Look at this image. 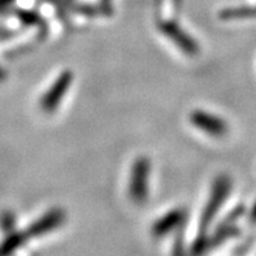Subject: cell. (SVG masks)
<instances>
[{"instance_id":"cell-7","label":"cell","mask_w":256,"mask_h":256,"mask_svg":"<svg viewBox=\"0 0 256 256\" xmlns=\"http://www.w3.org/2000/svg\"><path fill=\"white\" fill-rule=\"evenodd\" d=\"M186 212L184 210H174L162 216L158 222L152 226V233L156 237H162L166 234L173 232V229H177L180 225L185 221Z\"/></svg>"},{"instance_id":"cell-2","label":"cell","mask_w":256,"mask_h":256,"mask_svg":"<svg viewBox=\"0 0 256 256\" xmlns=\"http://www.w3.org/2000/svg\"><path fill=\"white\" fill-rule=\"evenodd\" d=\"M148 178H150V162L146 158L136 159L132 168L130 174L129 192L136 203L146 202L148 195Z\"/></svg>"},{"instance_id":"cell-8","label":"cell","mask_w":256,"mask_h":256,"mask_svg":"<svg viewBox=\"0 0 256 256\" xmlns=\"http://www.w3.org/2000/svg\"><path fill=\"white\" fill-rule=\"evenodd\" d=\"M222 18H250L256 17V6H240L234 10H228L221 13Z\"/></svg>"},{"instance_id":"cell-5","label":"cell","mask_w":256,"mask_h":256,"mask_svg":"<svg viewBox=\"0 0 256 256\" xmlns=\"http://www.w3.org/2000/svg\"><path fill=\"white\" fill-rule=\"evenodd\" d=\"M160 30H162L166 36H168L170 40L174 42V44H177L180 48L184 52H186L188 55H196L199 51L198 44L194 42V39L190 36H188L184 30L180 28L177 24L174 22H162L159 25Z\"/></svg>"},{"instance_id":"cell-4","label":"cell","mask_w":256,"mask_h":256,"mask_svg":"<svg viewBox=\"0 0 256 256\" xmlns=\"http://www.w3.org/2000/svg\"><path fill=\"white\" fill-rule=\"evenodd\" d=\"M190 120L198 129L214 136H224L228 132L226 124L222 118L214 116L204 110H194L190 116Z\"/></svg>"},{"instance_id":"cell-1","label":"cell","mask_w":256,"mask_h":256,"mask_svg":"<svg viewBox=\"0 0 256 256\" xmlns=\"http://www.w3.org/2000/svg\"><path fill=\"white\" fill-rule=\"evenodd\" d=\"M232 188V182L229 180V177L226 176H220L218 177V180L214 181V186H212L211 196H210V200H208L207 206H206L204 211L202 214L200 218V232H206L210 224L214 220L216 212L220 210V207L224 203L225 198H226L229 192H230Z\"/></svg>"},{"instance_id":"cell-9","label":"cell","mask_w":256,"mask_h":256,"mask_svg":"<svg viewBox=\"0 0 256 256\" xmlns=\"http://www.w3.org/2000/svg\"><path fill=\"white\" fill-rule=\"evenodd\" d=\"M251 220L254 221V222H256V203L254 204L252 210H251V216H250Z\"/></svg>"},{"instance_id":"cell-3","label":"cell","mask_w":256,"mask_h":256,"mask_svg":"<svg viewBox=\"0 0 256 256\" xmlns=\"http://www.w3.org/2000/svg\"><path fill=\"white\" fill-rule=\"evenodd\" d=\"M72 81H73V74L70 72H62V74L56 78V81L52 84L51 88L47 90L44 96L42 98V100H40L42 110L46 112H54L70 88Z\"/></svg>"},{"instance_id":"cell-6","label":"cell","mask_w":256,"mask_h":256,"mask_svg":"<svg viewBox=\"0 0 256 256\" xmlns=\"http://www.w3.org/2000/svg\"><path fill=\"white\" fill-rule=\"evenodd\" d=\"M62 221H64V212L60 211V210H52L51 212L46 214L40 220L34 222L29 228V236L30 237L43 236V234L56 229Z\"/></svg>"}]
</instances>
